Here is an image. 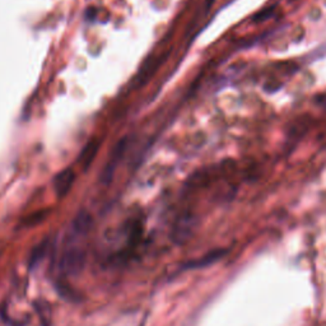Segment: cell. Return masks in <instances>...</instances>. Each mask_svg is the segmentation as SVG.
<instances>
[{
  "instance_id": "cell-1",
  "label": "cell",
  "mask_w": 326,
  "mask_h": 326,
  "mask_svg": "<svg viewBox=\"0 0 326 326\" xmlns=\"http://www.w3.org/2000/svg\"><path fill=\"white\" fill-rule=\"evenodd\" d=\"M86 251L74 243H69L59 259V270L65 276L78 275L86 266Z\"/></svg>"
},
{
  "instance_id": "cell-2",
  "label": "cell",
  "mask_w": 326,
  "mask_h": 326,
  "mask_svg": "<svg viewBox=\"0 0 326 326\" xmlns=\"http://www.w3.org/2000/svg\"><path fill=\"white\" fill-rule=\"evenodd\" d=\"M195 220L191 215H182L176 220L172 228V240L176 243H184L192 233Z\"/></svg>"
},
{
  "instance_id": "cell-3",
  "label": "cell",
  "mask_w": 326,
  "mask_h": 326,
  "mask_svg": "<svg viewBox=\"0 0 326 326\" xmlns=\"http://www.w3.org/2000/svg\"><path fill=\"white\" fill-rule=\"evenodd\" d=\"M76 181V173L74 171L70 170V168H67V170H63L62 172H59L58 175L55 176L54 179V189H55L56 195L59 198H63L70 191L73 184Z\"/></svg>"
},
{
  "instance_id": "cell-4",
  "label": "cell",
  "mask_w": 326,
  "mask_h": 326,
  "mask_svg": "<svg viewBox=\"0 0 326 326\" xmlns=\"http://www.w3.org/2000/svg\"><path fill=\"white\" fill-rule=\"evenodd\" d=\"M92 227V218L88 213L81 212L72 223L73 236H86Z\"/></svg>"
},
{
  "instance_id": "cell-5",
  "label": "cell",
  "mask_w": 326,
  "mask_h": 326,
  "mask_svg": "<svg viewBox=\"0 0 326 326\" xmlns=\"http://www.w3.org/2000/svg\"><path fill=\"white\" fill-rule=\"evenodd\" d=\"M50 247H51V241L49 240V238H45L42 242H40L39 245L35 246L31 255H30V260H28L30 268L34 269L35 266H37L42 260L45 259V256L49 254V251H50Z\"/></svg>"
},
{
  "instance_id": "cell-6",
  "label": "cell",
  "mask_w": 326,
  "mask_h": 326,
  "mask_svg": "<svg viewBox=\"0 0 326 326\" xmlns=\"http://www.w3.org/2000/svg\"><path fill=\"white\" fill-rule=\"evenodd\" d=\"M124 144H125V140H121L120 144L116 145V148H115V151L111 157V162H110L109 165H106V167H105V170H103L102 172V176H101V180H102L103 182H110V180H111L115 166H116V162L121 158V156H123L124 153V148H125Z\"/></svg>"
},
{
  "instance_id": "cell-7",
  "label": "cell",
  "mask_w": 326,
  "mask_h": 326,
  "mask_svg": "<svg viewBox=\"0 0 326 326\" xmlns=\"http://www.w3.org/2000/svg\"><path fill=\"white\" fill-rule=\"evenodd\" d=\"M98 148H100V143L96 142V140H91V142L84 147L81 156H79V162L83 165L84 168H87L92 163L96 154H97L98 152Z\"/></svg>"
},
{
  "instance_id": "cell-8",
  "label": "cell",
  "mask_w": 326,
  "mask_h": 326,
  "mask_svg": "<svg viewBox=\"0 0 326 326\" xmlns=\"http://www.w3.org/2000/svg\"><path fill=\"white\" fill-rule=\"evenodd\" d=\"M158 64H159V60L157 62V60H154V59H149V62H147L144 65H143V68L140 69L139 74H138L137 77V81L139 86H143V84L149 79V77L153 74Z\"/></svg>"
},
{
  "instance_id": "cell-9",
  "label": "cell",
  "mask_w": 326,
  "mask_h": 326,
  "mask_svg": "<svg viewBox=\"0 0 326 326\" xmlns=\"http://www.w3.org/2000/svg\"><path fill=\"white\" fill-rule=\"evenodd\" d=\"M35 308H36L37 313L40 315V317H41L42 320V323H44V326H49V322H50V312L46 313V311H50V307H49L48 303H40V302H36L35 303Z\"/></svg>"
},
{
  "instance_id": "cell-10",
  "label": "cell",
  "mask_w": 326,
  "mask_h": 326,
  "mask_svg": "<svg viewBox=\"0 0 326 326\" xmlns=\"http://www.w3.org/2000/svg\"><path fill=\"white\" fill-rule=\"evenodd\" d=\"M273 14H274V7H270V8L264 9L262 12L257 13L256 16H255V21H256V22H262V21L270 18Z\"/></svg>"
},
{
  "instance_id": "cell-11",
  "label": "cell",
  "mask_w": 326,
  "mask_h": 326,
  "mask_svg": "<svg viewBox=\"0 0 326 326\" xmlns=\"http://www.w3.org/2000/svg\"><path fill=\"white\" fill-rule=\"evenodd\" d=\"M46 215V212H37L35 213V214H32L31 217L28 218L27 219V223L28 224H35V223H40L44 218H45Z\"/></svg>"
},
{
  "instance_id": "cell-12",
  "label": "cell",
  "mask_w": 326,
  "mask_h": 326,
  "mask_svg": "<svg viewBox=\"0 0 326 326\" xmlns=\"http://www.w3.org/2000/svg\"><path fill=\"white\" fill-rule=\"evenodd\" d=\"M317 102L320 103V105H322L323 107H326V95L325 96H320V97L317 98Z\"/></svg>"
}]
</instances>
